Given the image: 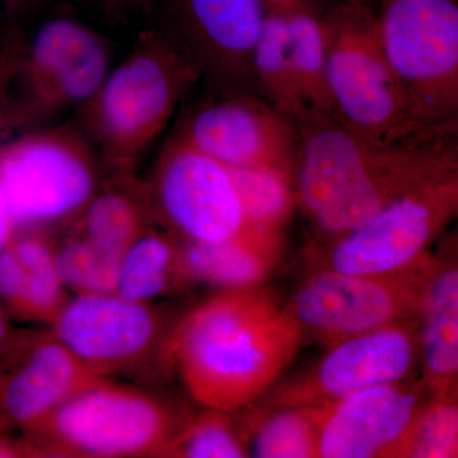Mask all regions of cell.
Wrapping results in <instances>:
<instances>
[{
  "instance_id": "8",
  "label": "cell",
  "mask_w": 458,
  "mask_h": 458,
  "mask_svg": "<svg viewBox=\"0 0 458 458\" xmlns=\"http://www.w3.org/2000/svg\"><path fill=\"white\" fill-rule=\"evenodd\" d=\"M0 189L17 232L82 212L98 190L93 147L72 129H35L0 143Z\"/></svg>"
},
{
  "instance_id": "28",
  "label": "cell",
  "mask_w": 458,
  "mask_h": 458,
  "mask_svg": "<svg viewBox=\"0 0 458 458\" xmlns=\"http://www.w3.org/2000/svg\"><path fill=\"white\" fill-rule=\"evenodd\" d=\"M458 457V386L430 394L400 458Z\"/></svg>"
},
{
  "instance_id": "6",
  "label": "cell",
  "mask_w": 458,
  "mask_h": 458,
  "mask_svg": "<svg viewBox=\"0 0 458 458\" xmlns=\"http://www.w3.org/2000/svg\"><path fill=\"white\" fill-rule=\"evenodd\" d=\"M437 256L391 273L312 271L288 303L304 339L330 346L375 328L420 318Z\"/></svg>"
},
{
  "instance_id": "9",
  "label": "cell",
  "mask_w": 458,
  "mask_h": 458,
  "mask_svg": "<svg viewBox=\"0 0 458 458\" xmlns=\"http://www.w3.org/2000/svg\"><path fill=\"white\" fill-rule=\"evenodd\" d=\"M110 50L89 26L55 18L26 44L11 83L13 98H5L0 125L35 131L69 108L81 107L106 80Z\"/></svg>"
},
{
  "instance_id": "10",
  "label": "cell",
  "mask_w": 458,
  "mask_h": 458,
  "mask_svg": "<svg viewBox=\"0 0 458 458\" xmlns=\"http://www.w3.org/2000/svg\"><path fill=\"white\" fill-rule=\"evenodd\" d=\"M458 213V172L403 195L342 236L309 250L312 271L391 273L429 254ZM311 271V273H312Z\"/></svg>"
},
{
  "instance_id": "1",
  "label": "cell",
  "mask_w": 458,
  "mask_h": 458,
  "mask_svg": "<svg viewBox=\"0 0 458 458\" xmlns=\"http://www.w3.org/2000/svg\"><path fill=\"white\" fill-rule=\"evenodd\" d=\"M295 128L298 209L319 240L348 233L403 195L458 172V129L375 144L331 117H307Z\"/></svg>"
},
{
  "instance_id": "17",
  "label": "cell",
  "mask_w": 458,
  "mask_h": 458,
  "mask_svg": "<svg viewBox=\"0 0 458 458\" xmlns=\"http://www.w3.org/2000/svg\"><path fill=\"white\" fill-rule=\"evenodd\" d=\"M107 379L92 372L51 330L25 333L0 373V417L25 433L65 401Z\"/></svg>"
},
{
  "instance_id": "12",
  "label": "cell",
  "mask_w": 458,
  "mask_h": 458,
  "mask_svg": "<svg viewBox=\"0 0 458 458\" xmlns=\"http://www.w3.org/2000/svg\"><path fill=\"white\" fill-rule=\"evenodd\" d=\"M51 333L96 375L113 379L140 369L162 354L164 318L152 302L114 293H80L69 298Z\"/></svg>"
},
{
  "instance_id": "32",
  "label": "cell",
  "mask_w": 458,
  "mask_h": 458,
  "mask_svg": "<svg viewBox=\"0 0 458 458\" xmlns=\"http://www.w3.org/2000/svg\"><path fill=\"white\" fill-rule=\"evenodd\" d=\"M264 2L267 11L288 13V12L297 11V9H304V11L318 14V16L335 5L334 0H264Z\"/></svg>"
},
{
  "instance_id": "26",
  "label": "cell",
  "mask_w": 458,
  "mask_h": 458,
  "mask_svg": "<svg viewBox=\"0 0 458 458\" xmlns=\"http://www.w3.org/2000/svg\"><path fill=\"white\" fill-rule=\"evenodd\" d=\"M250 456L318 458V434L309 408L267 410L245 428Z\"/></svg>"
},
{
  "instance_id": "34",
  "label": "cell",
  "mask_w": 458,
  "mask_h": 458,
  "mask_svg": "<svg viewBox=\"0 0 458 458\" xmlns=\"http://www.w3.org/2000/svg\"><path fill=\"white\" fill-rule=\"evenodd\" d=\"M44 0H3L5 8L11 14L23 13L36 5L40 4Z\"/></svg>"
},
{
  "instance_id": "15",
  "label": "cell",
  "mask_w": 458,
  "mask_h": 458,
  "mask_svg": "<svg viewBox=\"0 0 458 458\" xmlns=\"http://www.w3.org/2000/svg\"><path fill=\"white\" fill-rule=\"evenodd\" d=\"M176 135L227 167L267 168L294 182L297 128L258 93L216 96Z\"/></svg>"
},
{
  "instance_id": "21",
  "label": "cell",
  "mask_w": 458,
  "mask_h": 458,
  "mask_svg": "<svg viewBox=\"0 0 458 458\" xmlns=\"http://www.w3.org/2000/svg\"><path fill=\"white\" fill-rule=\"evenodd\" d=\"M185 284L190 283L181 265V242L148 227L123 252L114 293L152 302Z\"/></svg>"
},
{
  "instance_id": "35",
  "label": "cell",
  "mask_w": 458,
  "mask_h": 458,
  "mask_svg": "<svg viewBox=\"0 0 458 458\" xmlns=\"http://www.w3.org/2000/svg\"><path fill=\"white\" fill-rule=\"evenodd\" d=\"M335 5L342 4V3H352V4H361L367 5V7H370L376 9L377 5H378V0H334Z\"/></svg>"
},
{
  "instance_id": "13",
  "label": "cell",
  "mask_w": 458,
  "mask_h": 458,
  "mask_svg": "<svg viewBox=\"0 0 458 458\" xmlns=\"http://www.w3.org/2000/svg\"><path fill=\"white\" fill-rule=\"evenodd\" d=\"M165 30L194 60L216 96L256 93L252 59L264 0H165Z\"/></svg>"
},
{
  "instance_id": "7",
  "label": "cell",
  "mask_w": 458,
  "mask_h": 458,
  "mask_svg": "<svg viewBox=\"0 0 458 458\" xmlns=\"http://www.w3.org/2000/svg\"><path fill=\"white\" fill-rule=\"evenodd\" d=\"M377 21L388 63L421 120L458 126V0H378Z\"/></svg>"
},
{
  "instance_id": "4",
  "label": "cell",
  "mask_w": 458,
  "mask_h": 458,
  "mask_svg": "<svg viewBox=\"0 0 458 458\" xmlns=\"http://www.w3.org/2000/svg\"><path fill=\"white\" fill-rule=\"evenodd\" d=\"M336 122L360 140L393 144L458 126L436 128L419 116L386 56L376 9L342 3L319 16Z\"/></svg>"
},
{
  "instance_id": "2",
  "label": "cell",
  "mask_w": 458,
  "mask_h": 458,
  "mask_svg": "<svg viewBox=\"0 0 458 458\" xmlns=\"http://www.w3.org/2000/svg\"><path fill=\"white\" fill-rule=\"evenodd\" d=\"M303 342L291 313L264 286L231 289L168 331L164 360L198 405L234 414L270 391Z\"/></svg>"
},
{
  "instance_id": "25",
  "label": "cell",
  "mask_w": 458,
  "mask_h": 458,
  "mask_svg": "<svg viewBox=\"0 0 458 458\" xmlns=\"http://www.w3.org/2000/svg\"><path fill=\"white\" fill-rule=\"evenodd\" d=\"M247 227L284 232L298 209L293 180L267 168L228 167Z\"/></svg>"
},
{
  "instance_id": "29",
  "label": "cell",
  "mask_w": 458,
  "mask_h": 458,
  "mask_svg": "<svg viewBox=\"0 0 458 458\" xmlns=\"http://www.w3.org/2000/svg\"><path fill=\"white\" fill-rule=\"evenodd\" d=\"M57 270L66 289L80 293H114L123 255L107 251L78 233L55 247Z\"/></svg>"
},
{
  "instance_id": "30",
  "label": "cell",
  "mask_w": 458,
  "mask_h": 458,
  "mask_svg": "<svg viewBox=\"0 0 458 458\" xmlns=\"http://www.w3.org/2000/svg\"><path fill=\"white\" fill-rule=\"evenodd\" d=\"M107 20H131V18L150 14L161 0H89Z\"/></svg>"
},
{
  "instance_id": "16",
  "label": "cell",
  "mask_w": 458,
  "mask_h": 458,
  "mask_svg": "<svg viewBox=\"0 0 458 458\" xmlns=\"http://www.w3.org/2000/svg\"><path fill=\"white\" fill-rule=\"evenodd\" d=\"M429 396L423 382L410 377L307 406L318 434V458H400Z\"/></svg>"
},
{
  "instance_id": "27",
  "label": "cell",
  "mask_w": 458,
  "mask_h": 458,
  "mask_svg": "<svg viewBox=\"0 0 458 458\" xmlns=\"http://www.w3.org/2000/svg\"><path fill=\"white\" fill-rule=\"evenodd\" d=\"M232 412L204 409L190 417L168 443L161 457L242 458L249 457L245 429H240Z\"/></svg>"
},
{
  "instance_id": "23",
  "label": "cell",
  "mask_w": 458,
  "mask_h": 458,
  "mask_svg": "<svg viewBox=\"0 0 458 458\" xmlns=\"http://www.w3.org/2000/svg\"><path fill=\"white\" fill-rule=\"evenodd\" d=\"M283 14L288 23L289 53L303 110L302 120L307 117L336 120L328 89L327 42L321 18L304 9Z\"/></svg>"
},
{
  "instance_id": "31",
  "label": "cell",
  "mask_w": 458,
  "mask_h": 458,
  "mask_svg": "<svg viewBox=\"0 0 458 458\" xmlns=\"http://www.w3.org/2000/svg\"><path fill=\"white\" fill-rule=\"evenodd\" d=\"M23 334L25 333H17L12 328L9 315L0 302V373L16 354L22 342Z\"/></svg>"
},
{
  "instance_id": "36",
  "label": "cell",
  "mask_w": 458,
  "mask_h": 458,
  "mask_svg": "<svg viewBox=\"0 0 458 458\" xmlns=\"http://www.w3.org/2000/svg\"><path fill=\"white\" fill-rule=\"evenodd\" d=\"M12 428L9 426L7 421L4 420L2 417H0V438L4 436H8L9 430H11Z\"/></svg>"
},
{
  "instance_id": "33",
  "label": "cell",
  "mask_w": 458,
  "mask_h": 458,
  "mask_svg": "<svg viewBox=\"0 0 458 458\" xmlns=\"http://www.w3.org/2000/svg\"><path fill=\"white\" fill-rule=\"evenodd\" d=\"M17 233L16 223L9 212L7 201L0 189V251L11 242L12 238Z\"/></svg>"
},
{
  "instance_id": "18",
  "label": "cell",
  "mask_w": 458,
  "mask_h": 458,
  "mask_svg": "<svg viewBox=\"0 0 458 458\" xmlns=\"http://www.w3.org/2000/svg\"><path fill=\"white\" fill-rule=\"evenodd\" d=\"M55 246L36 231H21L0 251V302L22 322L53 325L69 300Z\"/></svg>"
},
{
  "instance_id": "24",
  "label": "cell",
  "mask_w": 458,
  "mask_h": 458,
  "mask_svg": "<svg viewBox=\"0 0 458 458\" xmlns=\"http://www.w3.org/2000/svg\"><path fill=\"white\" fill-rule=\"evenodd\" d=\"M252 69L256 93L294 125L301 122L303 110L295 87L284 14L267 12L260 38L256 44Z\"/></svg>"
},
{
  "instance_id": "5",
  "label": "cell",
  "mask_w": 458,
  "mask_h": 458,
  "mask_svg": "<svg viewBox=\"0 0 458 458\" xmlns=\"http://www.w3.org/2000/svg\"><path fill=\"white\" fill-rule=\"evenodd\" d=\"M189 417L162 394L107 379L65 401L22 438L33 457H161Z\"/></svg>"
},
{
  "instance_id": "20",
  "label": "cell",
  "mask_w": 458,
  "mask_h": 458,
  "mask_svg": "<svg viewBox=\"0 0 458 458\" xmlns=\"http://www.w3.org/2000/svg\"><path fill=\"white\" fill-rule=\"evenodd\" d=\"M452 252L437 256L419 318L420 381L430 394L458 386V267Z\"/></svg>"
},
{
  "instance_id": "3",
  "label": "cell",
  "mask_w": 458,
  "mask_h": 458,
  "mask_svg": "<svg viewBox=\"0 0 458 458\" xmlns=\"http://www.w3.org/2000/svg\"><path fill=\"white\" fill-rule=\"evenodd\" d=\"M200 80L192 57L165 29L143 32L80 107L84 137L117 174H131Z\"/></svg>"
},
{
  "instance_id": "14",
  "label": "cell",
  "mask_w": 458,
  "mask_h": 458,
  "mask_svg": "<svg viewBox=\"0 0 458 458\" xmlns=\"http://www.w3.org/2000/svg\"><path fill=\"white\" fill-rule=\"evenodd\" d=\"M149 194L155 212L186 242H219L246 227L227 165L179 135L162 150Z\"/></svg>"
},
{
  "instance_id": "11",
  "label": "cell",
  "mask_w": 458,
  "mask_h": 458,
  "mask_svg": "<svg viewBox=\"0 0 458 458\" xmlns=\"http://www.w3.org/2000/svg\"><path fill=\"white\" fill-rule=\"evenodd\" d=\"M419 318L396 322L327 346L318 363L271 387L267 410L324 405L376 386L403 381L420 363Z\"/></svg>"
},
{
  "instance_id": "22",
  "label": "cell",
  "mask_w": 458,
  "mask_h": 458,
  "mask_svg": "<svg viewBox=\"0 0 458 458\" xmlns=\"http://www.w3.org/2000/svg\"><path fill=\"white\" fill-rule=\"evenodd\" d=\"M131 174H122L107 188L98 190L81 212L80 232L96 245L123 255L129 246L143 233L147 216L155 212L150 194L135 190Z\"/></svg>"
},
{
  "instance_id": "19",
  "label": "cell",
  "mask_w": 458,
  "mask_h": 458,
  "mask_svg": "<svg viewBox=\"0 0 458 458\" xmlns=\"http://www.w3.org/2000/svg\"><path fill=\"white\" fill-rule=\"evenodd\" d=\"M284 252L283 232L246 227L219 242L181 241V265L189 283L219 291L264 285Z\"/></svg>"
}]
</instances>
